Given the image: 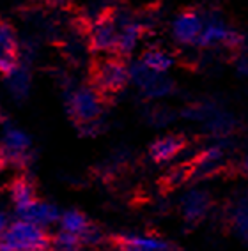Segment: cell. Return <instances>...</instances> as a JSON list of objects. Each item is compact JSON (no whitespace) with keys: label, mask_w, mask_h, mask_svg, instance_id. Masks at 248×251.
Masks as SVG:
<instances>
[{"label":"cell","mask_w":248,"mask_h":251,"mask_svg":"<svg viewBox=\"0 0 248 251\" xmlns=\"http://www.w3.org/2000/svg\"><path fill=\"white\" fill-rule=\"evenodd\" d=\"M130 81V71L117 58H103L96 66V85L107 92H115Z\"/></svg>","instance_id":"cell-4"},{"label":"cell","mask_w":248,"mask_h":251,"mask_svg":"<svg viewBox=\"0 0 248 251\" xmlns=\"http://www.w3.org/2000/svg\"><path fill=\"white\" fill-rule=\"evenodd\" d=\"M243 168H245V170L248 172V156L245 157V161H243Z\"/></svg>","instance_id":"cell-22"},{"label":"cell","mask_w":248,"mask_h":251,"mask_svg":"<svg viewBox=\"0 0 248 251\" xmlns=\"http://www.w3.org/2000/svg\"><path fill=\"white\" fill-rule=\"evenodd\" d=\"M128 71H130V80L135 81L137 85L144 90V94L151 96V98H160V96H165L170 92V80H167L160 73L151 71L142 60L131 64Z\"/></svg>","instance_id":"cell-3"},{"label":"cell","mask_w":248,"mask_h":251,"mask_svg":"<svg viewBox=\"0 0 248 251\" xmlns=\"http://www.w3.org/2000/svg\"><path fill=\"white\" fill-rule=\"evenodd\" d=\"M60 228L66 232H71L78 237H82V241L87 244H94L99 241V232L96 228L90 226V223L87 221V218L78 211H68L60 214Z\"/></svg>","instance_id":"cell-9"},{"label":"cell","mask_w":248,"mask_h":251,"mask_svg":"<svg viewBox=\"0 0 248 251\" xmlns=\"http://www.w3.org/2000/svg\"><path fill=\"white\" fill-rule=\"evenodd\" d=\"M30 138L18 127H7L2 135V157L14 163L27 161Z\"/></svg>","instance_id":"cell-7"},{"label":"cell","mask_w":248,"mask_h":251,"mask_svg":"<svg viewBox=\"0 0 248 251\" xmlns=\"http://www.w3.org/2000/svg\"><path fill=\"white\" fill-rule=\"evenodd\" d=\"M236 226L248 239V207H243V209L238 211V214H236Z\"/></svg>","instance_id":"cell-20"},{"label":"cell","mask_w":248,"mask_h":251,"mask_svg":"<svg viewBox=\"0 0 248 251\" xmlns=\"http://www.w3.org/2000/svg\"><path fill=\"white\" fill-rule=\"evenodd\" d=\"M101 98L90 87H80L69 96V113L80 124L96 122L101 115Z\"/></svg>","instance_id":"cell-2"},{"label":"cell","mask_w":248,"mask_h":251,"mask_svg":"<svg viewBox=\"0 0 248 251\" xmlns=\"http://www.w3.org/2000/svg\"><path fill=\"white\" fill-rule=\"evenodd\" d=\"M183 145H185V142L179 136H162V138H158L151 145L149 154H151V157L156 163H165L168 159H172L174 156H177V152L183 149Z\"/></svg>","instance_id":"cell-12"},{"label":"cell","mask_w":248,"mask_h":251,"mask_svg":"<svg viewBox=\"0 0 248 251\" xmlns=\"http://www.w3.org/2000/svg\"><path fill=\"white\" fill-rule=\"evenodd\" d=\"M119 251H172L167 241L149 235H122L117 241Z\"/></svg>","instance_id":"cell-10"},{"label":"cell","mask_w":248,"mask_h":251,"mask_svg":"<svg viewBox=\"0 0 248 251\" xmlns=\"http://www.w3.org/2000/svg\"><path fill=\"white\" fill-rule=\"evenodd\" d=\"M11 198H13L14 209L18 214H22L25 209L36 202V191L34 186L27 179H16L11 186Z\"/></svg>","instance_id":"cell-14"},{"label":"cell","mask_w":248,"mask_h":251,"mask_svg":"<svg viewBox=\"0 0 248 251\" xmlns=\"http://www.w3.org/2000/svg\"><path fill=\"white\" fill-rule=\"evenodd\" d=\"M142 62H144L151 71L163 75V73H167L168 69L172 68L174 58L168 53H165L163 50H149V51L144 53V57H142Z\"/></svg>","instance_id":"cell-16"},{"label":"cell","mask_w":248,"mask_h":251,"mask_svg":"<svg viewBox=\"0 0 248 251\" xmlns=\"http://www.w3.org/2000/svg\"><path fill=\"white\" fill-rule=\"evenodd\" d=\"M119 41V25L113 18H99L90 27V45L98 51H112L117 50Z\"/></svg>","instance_id":"cell-6"},{"label":"cell","mask_w":248,"mask_h":251,"mask_svg":"<svg viewBox=\"0 0 248 251\" xmlns=\"http://www.w3.org/2000/svg\"><path fill=\"white\" fill-rule=\"evenodd\" d=\"M18 51V41H16V32L9 23L0 22V55H11L16 57Z\"/></svg>","instance_id":"cell-17"},{"label":"cell","mask_w":248,"mask_h":251,"mask_svg":"<svg viewBox=\"0 0 248 251\" xmlns=\"http://www.w3.org/2000/svg\"><path fill=\"white\" fill-rule=\"evenodd\" d=\"M5 226H7V225H5V218H4V214H0V233L4 232Z\"/></svg>","instance_id":"cell-21"},{"label":"cell","mask_w":248,"mask_h":251,"mask_svg":"<svg viewBox=\"0 0 248 251\" xmlns=\"http://www.w3.org/2000/svg\"><path fill=\"white\" fill-rule=\"evenodd\" d=\"M209 207V198L202 191H190L183 198V214L188 221H198Z\"/></svg>","instance_id":"cell-13"},{"label":"cell","mask_w":248,"mask_h":251,"mask_svg":"<svg viewBox=\"0 0 248 251\" xmlns=\"http://www.w3.org/2000/svg\"><path fill=\"white\" fill-rule=\"evenodd\" d=\"M142 36V27L140 23L126 22L119 27V41H117V51L122 55H130L137 48Z\"/></svg>","instance_id":"cell-15"},{"label":"cell","mask_w":248,"mask_h":251,"mask_svg":"<svg viewBox=\"0 0 248 251\" xmlns=\"http://www.w3.org/2000/svg\"><path fill=\"white\" fill-rule=\"evenodd\" d=\"M82 244H83L82 237L71 232H66V230H60L52 241V248L55 251H80Z\"/></svg>","instance_id":"cell-18"},{"label":"cell","mask_w":248,"mask_h":251,"mask_svg":"<svg viewBox=\"0 0 248 251\" xmlns=\"http://www.w3.org/2000/svg\"><path fill=\"white\" fill-rule=\"evenodd\" d=\"M241 43V37L236 34L234 30H230L225 27V23H221L220 20H208L204 22V27L200 36L197 39L198 46L204 48H211V46H238Z\"/></svg>","instance_id":"cell-5"},{"label":"cell","mask_w":248,"mask_h":251,"mask_svg":"<svg viewBox=\"0 0 248 251\" xmlns=\"http://www.w3.org/2000/svg\"><path fill=\"white\" fill-rule=\"evenodd\" d=\"M9 89L16 98H25L28 92V75L22 68H16L11 75H7Z\"/></svg>","instance_id":"cell-19"},{"label":"cell","mask_w":248,"mask_h":251,"mask_svg":"<svg viewBox=\"0 0 248 251\" xmlns=\"http://www.w3.org/2000/svg\"><path fill=\"white\" fill-rule=\"evenodd\" d=\"M204 27V20L193 11L181 13L174 23H172V34L181 45H197V39L200 36Z\"/></svg>","instance_id":"cell-8"},{"label":"cell","mask_w":248,"mask_h":251,"mask_svg":"<svg viewBox=\"0 0 248 251\" xmlns=\"http://www.w3.org/2000/svg\"><path fill=\"white\" fill-rule=\"evenodd\" d=\"M20 216H22V220L32 221V223L39 225L43 228L60 220V212L57 207L48 202H37V200L28 209H25Z\"/></svg>","instance_id":"cell-11"},{"label":"cell","mask_w":248,"mask_h":251,"mask_svg":"<svg viewBox=\"0 0 248 251\" xmlns=\"http://www.w3.org/2000/svg\"><path fill=\"white\" fill-rule=\"evenodd\" d=\"M52 241L43 226L18 220L0 233V251H48Z\"/></svg>","instance_id":"cell-1"}]
</instances>
